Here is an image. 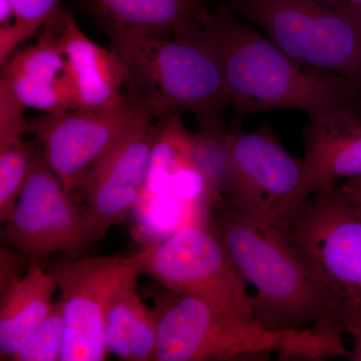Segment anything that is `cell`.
Returning a JSON list of instances; mask_svg holds the SVG:
<instances>
[{
    "label": "cell",
    "mask_w": 361,
    "mask_h": 361,
    "mask_svg": "<svg viewBox=\"0 0 361 361\" xmlns=\"http://www.w3.org/2000/svg\"><path fill=\"white\" fill-rule=\"evenodd\" d=\"M97 28L116 26L170 39L199 23L206 0H82Z\"/></svg>",
    "instance_id": "16"
},
{
    "label": "cell",
    "mask_w": 361,
    "mask_h": 361,
    "mask_svg": "<svg viewBox=\"0 0 361 361\" xmlns=\"http://www.w3.org/2000/svg\"><path fill=\"white\" fill-rule=\"evenodd\" d=\"M341 1L348 2V4H355L361 6V0H341Z\"/></svg>",
    "instance_id": "27"
},
{
    "label": "cell",
    "mask_w": 361,
    "mask_h": 361,
    "mask_svg": "<svg viewBox=\"0 0 361 361\" xmlns=\"http://www.w3.org/2000/svg\"><path fill=\"white\" fill-rule=\"evenodd\" d=\"M195 137L196 135L185 127L180 114H171L154 122L148 175L139 202L172 195L175 175L193 161Z\"/></svg>",
    "instance_id": "19"
},
{
    "label": "cell",
    "mask_w": 361,
    "mask_h": 361,
    "mask_svg": "<svg viewBox=\"0 0 361 361\" xmlns=\"http://www.w3.org/2000/svg\"><path fill=\"white\" fill-rule=\"evenodd\" d=\"M66 336L65 304L54 302L51 312L26 339L13 361H56L61 360Z\"/></svg>",
    "instance_id": "22"
},
{
    "label": "cell",
    "mask_w": 361,
    "mask_h": 361,
    "mask_svg": "<svg viewBox=\"0 0 361 361\" xmlns=\"http://www.w3.org/2000/svg\"><path fill=\"white\" fill-rule=\"evenodd\" d=\"M141 254L130 257H61L44 263L65 304L66 336L59 361H103L104 315L111 296L134 273Z\"/></svg>",
    "instance_id": "9"
},
{
    "label": "cell",
    "mask_w": 361,
    "mask_h": 361,
    "mask_svg": "<svg viewBox=\"0 0 361 361\" xmlns=\"http://www.w3.org/2000/svg\"><path fill=\"white\" fill-rule=\"evenodd\" d=\"M146 293L158 324L157 361H230L271 353L285 360H322L346 355L341 336L334 332L267 329L159 283Z\"/></svg>",
    "instance_id": "4"
},
{
    "label": "cell",
    "mask_w": 361,
    "mask_h": 361,
    "mask_svg": "<svg viewBox=\"0 0 361 361\" xmlns=\"http://www.w3.org/2000/svg\"><path fill=\"white\" fill-rule=\"evenodd\" d=\"M32 256L16 250L11 247L2 245L0 248V294L8 290L25 276L30 269Z\"/></svg>",
    "instance_id": "24"
},
{
    "label": "cell",
    "mask_w": 361,
    "mask_h": 361,
    "mask_svg": "<svg viewBox=\"0 0 361 361\" xmlns=\"http://www.w3.org/2000/svg\"><path fill=\"white\" fill-rule=\"evenodd\" d=\"M4 85L25 109L45 114L77 111L75 90L52 18L42 28L37 44L14 51L1 66Z\"/></svg>",
    "instance_id": "14"
},
{
    "label": "cell",
    "mask_w": 361,
    "mask_h": 361,
    "mask_svg": "<svg viewBox=\"0 0 361 361\" xmlns=\"http://www.w3.org/2000/svg\"><path fill=\"white\" fill-rule=\"evenodd\" d=\"M1 241L39 261L54 252L78 257L90 245L84 212L47 165L40 145Z\"/></svg>",
    "instance_id": "10"
},
{
    "label": "cell",
    "mask_w": 361,
    "mask_h": 361,
    "mask_svg": "<svg viewBox=\"0 0 361 361\" xmlns=\"http://www.w3.org/2000/svg\"><path fill=\"white\" fill-rule=\"evenodd\" d=\"M59 286L39 260L18 283L0 294V360H13L54 306Z\"/></svg>",
    "instance_id": "17"
},
{
    "label": "cell",
    "mask_w": 361,
    "mask_h": 361,
    "mask_svg": "<svg viewBox=\"0 0 361 361\" xmlns=\"http://www.w3.org/2000/svg\"><path fill=\"white\" fill-rule=\"evenodd\" d=\"M141 274L171 290L203 299L233 316L255 322L244 277L211 228L183 226L140 251Z\"/></svg>",
    "instance_id": "7"
},
{
    "label": "cell",
    "mask_w": 361,
    "mask_h": 361,
    "mask_svg": "<svg viewBox=\"0 0 361 361\" xmlns=\"http://www.w3.org/2000/svg\"><path fill=\"white\" fill-rule=\"evenodd\" d=\"M25 108L4 85H0V144L23 139L28 133Z\"/></svg>",
    "instance_id": "23"
},
{
    "label": "cell",
    "mask_w": 361,
    "mask_h": 361,
    "mask_svg": "<svg viewBox=\"0 0 361 361\" xmlns=\"http://www.w3.org/2000/svg\"><path fill=\"white\" fill-rule=\"evenodd\" d=\"M272 226L307 259L345 313L361 305V207L336 185L315 192Z\"/></svg>",
    "instance_id": "6"
},
{
    "label": "cell",
    "mask_w": 361,
    "mask_h": 361,
    "mask_svg": "<svg viewBox=\"0 0 361 361\" xmlns=\"http://www.w3.org/2000/svg\"><path fill=\"white\" fill-rule=\"evenodd\" d=\"M246 281L254 319L277 331L311 324L344 334L343 304L295 247L273 226H258L228 202L211 226Z\"/></svg>",
    "instance_id": "3"
},
{
    "label": "cell",
    "mask_w": 361,
    "mask_h": 361,
    "mask_svg": "<svg viewBox=\"0 0 361 361\" xmlns=\"http://www.w3.org/2000/svg\"><path fill=\"white\" fill-rule=\"evenodd\" d=\"M154 122L140 116L118 137L85 178L84 217L90 243L103 239L111 226L121 222L141 198L153 141Z\"/></svg>",
    "instance_id": "12"
},
{
    "label": "cell",
    "mask_w": 361,
    "mask_h": 361,
    "mask_svg": "<svg viewBox=\"0 0 361 361\" xmlns=\"http://www.w3.org/2000/svg\"><path fill=\"white\" fill-rule=\"evenodd\" d=\"M123 75V94L154 121L190 113L201 134L225 137L229 106L224 75L200 20L170 39L104 26Z\"/></svg>",
    "instance_id": "2"
},
{
    "label": "cell",
    "mask_w": 361,
    "mask_h": 361,
    "mask_svg": "<svg viewBox=\"0 0 361 361\" xmlns=\"http://www.w3.org/2000/svg\"><path fill=\"white\" fill-rule=\"evenodd\" d=\"M236 14L304 65L361 92V6L341 0H236Z\"/></svg>",
    "instance_id": "5"
},
{
    "label": "cell",
    "mask_w": 361,
    "mask_h": 361,
    "mask_svg": "<svg viewBox=\"0 0 361 361\" xmlns=\"http://www.w3.org/2000/svg\"><path fill=\"white\" fill-rule=\"evenodd\" d=\"M52 21L73 82L77 111L111 110L125 103L123 71L111 49L90 39L65 9Z\"/></svg>",
    "instance_id": "15"
},
{
    "label": "cell",
    "mask_w": 361,
    "mask_h": 361,
    "mask_svg": "<svg viewBox=\"0 0 361 361\" xmlns=\"http://www.w3.org/2000/svg\"><path fill=\"white\" fill-rule=\"evenodd\" d=\"M303 178L296 206L337 180L361 176V111L332 108L308 114Z\"/></svg>",
    "instance_id": "13"
},
{
    "label": "cell",
    "mask_w": 361,
    "mask_h": 361,
    "mask_svg": "<svg viewBox=\"0 0 361 361\" xmlns=\"http://www.w3.org/2000/svg\"><path fill=\"white\" fill-rule=\"evenodd\" d=\"M16 21L7 30H0V65L11 58L16 47L25 42L47 21L63 11V0H8Z\"/></svg>",
    "instance_id": "21"
},
{
    "label": "cell",
    "mask_w": 361,
    "mask_h": 361,
    "mask_svg": "<svg viewBox=\"0 0 361 361\" xmlns=\"http://www.w3.org/2000/svg\"><path fill=\"white\" fill-rule=\"evenodd\" d=\"M228 202L253 224L272 226L296 205L302 159L283 148L265 123L254 132L229 127L224 139Z\"/></svg>",
    "instance_id": "8"
},
{
    "label": "cell",
    "mask_w": 361,
    "mask_h": 361,
    "mask_svg": "<svg viewBox=\"0 0 361 361\" xmlns=\"http://www.w3.org/2000/svg\"><path fill=\"white\" fill-rule=\"evenodd\" d=\"M200 23L224 75L232 125L247 116L275 110L307 114L332 108L361 111V92L348 80L304 65L272 40L240 20L230 7L207 9Z\"/></svg>",
    "instance_id": "1"
},
{
    "label": "cell",
    "mask_w": 361,
    "mask_h": 361,
    "mask_svg": "<svg viewBox=\"0 0 361 361\" xmlns=\"http://www.w3.org/2000/svg\"><path fill=\"white\" fill-rule=\"evenodd\" d=\"M344 334L353 337V349L350 358L353 361H361V305L346 312L343 323Z\"/></svg>",
    "instance_id": "25"
},
{
    "label": "cell",
    "mask_w": 361,
    "mask_h": 361,
    "mask_svg": "<svg viewBox=\"0 0 361 361\" xmlns=\"http://www.w3.org/2000/svg\"><path fill=\"white\" fill-rule=\"evenodd\" d=\"M141 273L128 277L111 296L104 315L106 353L122 360H157L158 324L137 292Z\"/></svg>",
    "instance_id": "18"
},
{
    "label": "cell",
    "mask_w": 361,
    "mask_h": 361,
    "mask_svg": "<svg viewBox=\"0 0 361 361\" xmlns=\"http://www.w3.org/2000/svg\"><path fill=\"white\" fill-rule=\"evenodd\" d=\"M144 114L126 96L125 103L111 110L66 111L33 118L28 121V133L35 135L47 165L71 195L80 191L97 161Z\"/></svg>",
    "instance_id": "11"
},
{
    "label": "cell",
    "mask_w": 361,
    "mask_h": 361,
    "mask_svg": "<svg viewBox=\"0 0 361 361\" xmlns=\"http://www.w3.org/2000/svg\"><path fill=\"white\" fill-rule=\"evenodd\" d=\"M336 187L346 198L361 207V176L337 183Z\"/></svg>",
    "instance_id": "26"
},
{
    "label": "cell",
    "mask_w": 361,
    "mask_h": 361,
    "mask_svg": "<svg viewBox=\"0 0 361 361\" xmlns=\"http://www.w3.org/2000/svg\"><path fill=\"white\" fill-rule=\"evenodd\" d=\"M39 142L18 141L0 144V222L11 219L16 202L32 171Z\"/></svg>",
    "instance_id": "20"
}]
</instances>
